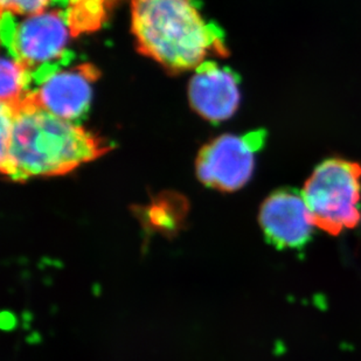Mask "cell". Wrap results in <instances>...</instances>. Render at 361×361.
Returning <instances> with one entry per match:
<instances>
[{
  "label": "cell",
  "mask_w": 361,
  "mask_h": 361,
  "mask_svg": "<svg viewBox=\"0 0 361 361\" xmlns=\"http://www.w3.org/2000/svg\"><path fill=\"white\" fill-rule=\"evenodd\" d=\"M131 26L140 53L171 73L228 55L225 33L201 16L195 0H133Z\"/></svg>",
  "instance_id": "obj_2"
},
{
  "label": "cell",
  "mask_w": 361,
  "mask_h": 361,
  "mask_svg": "<svg viewBox=\"0 0 361 361\" xmlns=\"http://www.w3.org/2000/svg\"><path fill=\"white\" fill-rule=\"evenodd\" d=\"M240 78L228 67L213 60L195 68L188 85V99L192 108L212 123L228 120L240 104Z\"/></svg>",
  "instance_id": "obj_8"
},
{
  "label": "cell",
  "mask_w": 361,
  "mask_h": 361,
  "mask_svg": "<svg viewBox=\"0 0 361 361\" xmlns=\"http://www.w3.org/2000/svg\"><path fill=\"white\" fill-rule=\"evenodd\" d=\"M0 35L6 54L27 72L60 60L75 37L67 14L55 6L28 17L1 12Z\"/></svg>",
  "instance_id": "obj_5"
},
{
  "label": "cell",
  "mask_w": 361,
  "mask_h": 361,
  "mask_svg": "<svg viewBox=\"0 0 361 361\" xmlns=\"http://www.w3.org/2000/svg\"><path fill=\"white\" fill-rule=\"evenodd\" d=\"M259 222L266 239L280 249H300L316 227L303 195L291 188L273 192L263 201Z\"/></svg>",
  "instance_id": "obj_7"
},
{
  "label": "cell",
  "mask_w": 361,
  "mask_h": 361,
  "mask_svg": "<svg viewBox=\"0 0 361 361\" xmlns=\"http://www.w3.org/2000/svg\"><path fill=\"white\" fill-rule=\"evenodd\" d=\"M8 106L13 111L12 138L0 156V169L10 180L68 173L113 149L79 123L55 116L27 99Z\"/></svg>",
  "instance_id": "obj_1"
},
{
  "label": "cell",
  "mask_w": 361,
  "mask_h": 361,
  "mask_svg": "<svg viewBox=\"0 0 361 361\" xmlns=\"http://www.w3.org/2000/svg\"><path fill=\"white\" fill-rule=\"evenodd\" d=\"M75 53L68 51L58 61L26 71L27 85L23 99L60 118L79 123L88 114L92 85L99 72L92 63H75Z\"/></svg>",
  "instance_id": "obj_4"
},
{
  "label": "cell",
  "mask_w": 361,
  "mask_h": 361,
  "mask_svg": "<svg viewBox=\"0 0 361 361\" xmlns=\"http://www.w3.org/2000/svg\"><path fill=\"white\" fill-rule=\"evenodd\" d=\"M27 85V72L8 54L1 59V103L13 104L24 97Z\"/></svg>",
  "instance_id": "obj_9"
},
{
  "label": "cell",
  "mask_w": 361,
  "mask_h": 361,
  "mask_svg": "<svg viewBox=\"0 0 361 361\" xmlns=\"http://www.w3.org/2000/svg\"><path fill=\"white\" fill-rule=\"evenodd\" d=\"M316 227L339 235L360 222L361 165L341 158L319 164L302 191Z\"/></svg>",
  "instance_id": "obj_3"
},
{
  "label": "cell",
  "mask_w": 361,
  "mask_h": 361,
  "mask_svg": "<svg viewBox=\"0 0 361 361\" xmlns=\"http://www.w3.org/2000/svg\"><path fill=\"white\" fill-rule=\"evenodd\" d=\"M1 12L12 14L14 17H28L41 13L51 6L54 0H0Z\"/></svg>",
  "instance_id": "obj_10"
},
{
  "label": "cell",
  "mask_w": 361,
  "mask_h": 361,
  "mask_svg": "<svg viewBox=\"0 0 361 361\" xmlns=\"http://www.w3.org/2000/svg\"><path fill=\"white\" fill-rule=\"evenodd\" d=\"M264 130L224 135L204 145L197 158V176L207 188L238 191L252 178L256 154L266 142Z\"/></svg>",
  "instance_id": "obj_6"
}]
</instances>
